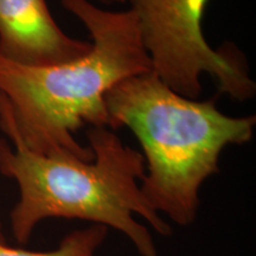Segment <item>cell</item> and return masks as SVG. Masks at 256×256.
Wrapping results in <instances>:
<instances>
[{
	"label": "cell",
	"mask_w": 256,
	"mask_h": 256,
	"mask_svg": "<svg viewBox=\"0 0 256 256\" xmlns=\"http://www.w3.org/2000/svg\"><path fill=\"white\" fill-rule=\"evenodd\" d=\"M90 42L68 36L46 0H0V57L20 66H48L87 54Z\"/></svg>",
	"instance_id": "5"
},
{
	"label": "cell",
	"mask_w": 256,
	"mask_h": 256,
	"mask_svg": "<svg viewBox=\"0 0 256 256\" xmlns=\"http://www.w3.org/2000/svg\"><path fill=\"white\" fill-rule=\"evenodd\" d=\"M98 2L104 5H112V4H124L126 0H98Z\"/></svg>",
	"instance_id": "7"
},
{
	"label": "cell",
	"mask_w": 256,
	"mask_h": 256,
	"mask_svg": "<svg viewBox=\"0 0 256 256\" xmlns=\"http://www.w3.org/2000/svg\"><path fill=\"white\" fill-rule=\"evenodd\" d=\"M152 72L177 94L198 98L202 75L238 102L254 98L256 83L238 48L214 49L203 31L209 0H128Z\"/></svg>",
	"instance_id": "4"
},
{
	"label": "cell",
	"mask_w": 256,
	"mask_h": 256,
	"mask_svg": "<svg viewBox=\"0 0 256 256\" xmlns=\"http://www.w3.org/2000/svg\"><path fill=\"white\" fill-rule=\"evenodd\" d=\"M0 243H6V238H5L4 232H2V222H0Z\"/></svg>",
	"instance_id": "8"
},
{
	"label": "cell",
	"mask_w": 256,
	"mask_h": 256,
	"mask_svg": "<svg viewBox=\"0 0 256 256\" xmlns=\"http://www.w3.org/2000/svg\"><path fill=\"white\" fill-rule=\"evenodd\" d=\"M90 36L87 54L69 62L28 66L0 57V128L11 142L40 154L89 162L80 128L110 127L106 95L124 80L152 72L136 17L89 0H60Z\"/></svg>",
	"instance_id": "1"
},
{
	"label": "cell",
	"mask_w": 256,
	"mask_h": 256,
	"mask_svg": "<svg viewBox=\"0 0 256 256\" xmlns=\"http://www.w3.org/2000/svg\"><path fill=\"white\" fill-rule=\"evenodd\" d=\"M107 234L108 228L92 224L84 229L69 232L60 242L58 247L50 252H30L0 243V256H96V250L104 242Z\"/></svg>",
	"instance_id": "6"
},
{
	"label": "cell",
	"mask_w": 256,
	"mask_h": 256,
	"mask_svg": "<svg viewBox=\"0 0 256 256\" xmlns=\"http://www.w3.org/2000/svg\"><path fill=\"white\" fill-rule=\"evenodd\" d=\"M106 107L112 130L127 127L142 147L144 196L179 226L196 220L200 188L218 172L224 150L250 142L256 124L255 115L224 114L214 98L177 94L152 72L115 86Z\"/></svg>",
	"instance_id": "3"
},
{
	"label": "cell",
	"mask_w": 256,
	"mask_h": 256,
	"mask_svg": "<svg viewBox=\"0 0 256 256\" xmlns=\"http://www.w3.org/2000/svg\"><path fill=\"white\" fill-rule=\"evenodd\" d=\"M87 138L94 153L89 162L40 154L0 139V174L19 188L10 214L16 241L28 243L44 220H82L122 232L140 256H158L151 232L136 215L162 236H170L172 229L140 188L145 176L142 152L107 126L89 127Z\"/></svg>",
	"instance_id": "2"
}]
</instances>
